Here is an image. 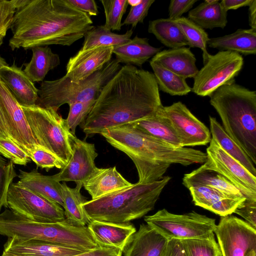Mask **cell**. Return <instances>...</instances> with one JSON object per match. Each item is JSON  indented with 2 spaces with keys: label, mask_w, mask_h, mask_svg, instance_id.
I'll list each match as a JSON object with an SVG mask.
<instances>
[{
  "label": "cell",
  "mask_w": 256,
  "mask_h": 256,
  "mask_svg": "<svg viewBox=\"0 0 256 256\" xmlns=\"http://www.w3.org/2000/svg\"><path fill=\"white\" fill-rule=\"evenodd\" d=\"M162 106L153 73L124 64L104 86L80 126L87 136L100 134L152 115Z\"/></svg>",
  "instance_id": "obj_1"
},
{
  "label": "cell",
  "mask_w": 256,
  "mask_h": 256,
  "mask_svg": "<svg viewBox=\"0 0 256 256\" xmlns=\"http://www.w3.org/2000/svg\"><path fill=\"white\" fill-rule=\"evenodd\" d=\"M92 21L67 0H18L10 26L12 50L70 46L92 29Z\"/></svg>",
  "instance_id": "obj_2"
},
{
  "label": "cell",
  "mask_w": 256,
  "mask_h": 256,
  "mask_svg": "<svg viewBox=\"0 0 256 256\" xmlns=\"http://www.w3.org/2000/svg\"><path fill=\"white\" fill-rule=\"evenodd\" d=\"M222 128L256 164V92L235 82L223 86L210 96Z\"/></svg>",
  "instance_id": "obj_3"
},
{
  "label": "cell",
  "mask_w": 256,
  "mask_h": 256,
  "mask_svg": "<svg viewBox=\"0 0 256 256\" xmlns=\"http://www.w3.org/2000/svg\"><path fill=\"white\" fill-rule=\"evenodd\" d=\"M169 176L151 182L139 184L86 201L83 207L91 220L128 224L154 209Z\"/></svg>",
  "instance_id": "obj_4"
},
{
  "label": "cell",
  "mask_w": 256,
  "mask_h": 256,
  "mask_svg": "<svg viewBox=\"0 0 256 256\" xmlns=\"http://www.w3.org/2000/svg\"><path fill=\"white\" fill-rule=\"evenodd\" d=\"M120 67L114 58L100 70L77 82L71 81L66 75L56 80H43L38 90L36 104L58 112L66 104L96 100L104 86Z\"/></svg>",
  "instance_id": "obj_5"
},
{
  "label": "cell",
  "mask_w": 256,
  "mask_h": 256,
  "mask_svg": "<svg viewBox=\"0 0 256 256\" xmlns=\"http://www.w3.org/2000/svg\"><path fill=\"white\" fill-rule=\"evenodd\" d=\"M100 134L112 146L124 152L132 160L138 171L139 184L151 182L162 178L170 167L154 161V138L130 124L108 128Z\"/></svg>",
  "instance_id": "obj_6"
},
{
  "label": "cell",
  "mask_w": 256,
  "mask_h": 256,
  "mask_svg": "<svg viewBox=\"0 0 256 256\" xmlns=\"http://www.w3.org/2000/svg\"><path fill=\"white\" fill-rule=\"evenodd\" d=\"M38 144L59 158L66 164L72 154V134L66 119L58 112L41 107L21 106Z\"/></svg>",
  "instance_id": "obj_7"
},
{
  "label": "cell",
  "mask_w": 256,
  "mask_h": 256,
  "mask_svg": "<svg viewBox=\"0 0 256 256\" xmlns=\"http://www.w3.org/2000/svg\"><path fill=\"white\" fill-rule=\"evenodd\" d=\"M144 220L168 240L206 238L214 234L216 226L214 218L194 211L178 214L165 208L146 216Z\"/></svg>",
  "instance_id": "obj_8"
},
{
  "label": "cell",
  "mask_w": 256,
  "mask_h": 256,
  "mask_svg": "<svg viewBox=\"0 0 256 256\" xmlns=\"http://www.w3.org/2000/svg\"><path fill=\"white\" fill-rule=\"evenodd\" d=\"M244 64L242 56L230 51L210 54L194 77L192 91L200 96H210L220 87L234 82Z\"/></svg>",
  "instance_id": "obj_9"
},
{
  "label": "cell",
  "mask_w": 256,
  "mask_h": 256,
  "mask_svg": "<svg viewBox=\"0 0 256 256\" xmlns=\"http://www.w3.org/2000/svg\"><path fill=\"white\" fill-rule=\"evenodd\" d=\"M7 206L17 214L43 223L66 219L64 210L58 204L12 182L7 196Z\"/></svg>",
  "instance_id": "obj_10"
},
{
  "label": "cell",
  "mask_w": 256,
  "mask_h": 256,
  "mask_svg": "<svg viewBox=\"0 0 256 256\" xmlns=\"http://www.w3.org/2000/svg\"><path fill=\"white\" fill-rule=\"evenodd\" d=\"M214 232L222 256H256V230L246 222L222 216Z\"/></svg>",
  "instance_id": "obj_11"
},
{
  "label": "cell",
  "mask_w": 256,
  "mask_h": 256,
  "mask_svg": "<svg viewBox=\"0 0 256 256\" xmlns=\"http://www.w3.org/2000/svg\"><path fill=\"white\" fill-rule=\"evenodd\" d=\"M210 143L206 160L199 168L222 174L246 198L256 200V176L226 152L212 138Z\"/></svg>",
  "instance_id": "obj_12"
},
{
  "label": "cell",
  "mask_w": 256,
  "mask_h": 256,
  "mask_svg": "<svg viewBox=\"0 0 256 256\" xmlns=\"http://www.w3.org/2000/svg\"><path fill=\"white\" fill-rule=\"evenodd\" d=\"M0 116L8 138L28 154L40 146L34 138L21 106L0 80Z\"/></svg>",
  "instance_id": "obj_13"
},
{
  "label": "cell",
  "mask_w": 256,
  "mask_h": 256,
  "mask_svg": "<svg viewBox=\"0 0 256 256\" xmlns=\"http://www.w3.org/2000/svg\"><path fill=\"white\" fill-rule=\"evenodd\" d=\"M160 113L170 122L182 148L206 145L211 140L209 129L181 102L162 106Z\"/></svg>",
  "instance_id": "obj_14"
},
{
  "label": "cell",
  "mask_w": 256,
  "mask_h": 256,
  "mask_svg": "<svg viewBox=\"0 0 256 256\" xmlns=\"http://www.w3.org/2000/svg\"><path fill=\"white\" fill-rule=\"evenodd\" d=\"M72 154L60 172L52 175L60 182L73 181L83 184L95 172L98 154L94 144L82 140L74 136L72 140Z\"/></svg>",
  "instance_id": "obj_15"
},
{
  "label": "cell",
  "mask_w": 256,
  "mask_h": 256,
  "mask_svg": "<svg viewBox=\"0 0 256 256\" xmlns=\"http://www.w3.org/2000/svg\"><path fill=\"white\" fill-rule=\"evenodd\" d=\"M112 46L79 50L69 59L66 76L73 82L83 80L102 68L112 60Z\"/></svg>",
  "instance_id": "obj_16"
},
{
  "label": "cell",
  "mask_w": 256,
  "mask_h": 256,
  "mask_svg": "<svg viewBox=\"0 0 256 256\" xmlns=\"http://www.w3.org/2000/svg\"><path fill=\"white\" fill-rule=\"evenodd\" d=\"M192 202L220 216L232 214L245 200L244 196L230 195L216 189L204 186H196L188 188Z\"/></svg>",
  "instance_id": "obj_17"
},
{
  "label": "cell",
  "mask_w": 256,
  "mask_h": 256,
  "mask_svg": "<svg viewBox=\"0 0 256 256\" xmlns=\"http://www.w3.org/2000/svg\"><path fill=\"white\" fill-rule=\"evenodd\" d=\"M0 80L20 106L36 105L38 89L26 76L22 68L15 64L4 66L0 70Z\"/></svg>",
  "instance_id": "obj_18"
},
{
  "label": "cell",
  "mask_w": 256,
  "mask_h": 256,
  "mask_svg": "<svg viewBox=\"0 0 256 256\" xmlns=\"http://www.w3.org/2000/svg\"><path fill=\"white\" fill-rule=\"evenodd\" d=\"M4 251L20 256H68L84 251L37 240L8 238Z\"/></svg>",
  "instance_id": "obj_19"
},
{
  "label": "cell",
  "mask_w": 256,
  "mask_h": 256,
  "mask_svg": "<svg viewBox=\"0 0 256 256\" xmlns=\"http://www.w3.org/2000/svg\"><path fill=\"white\" fill-rule=\"evenodd\" d=\"M87 226L100 246L115 248L122 252L136 232L135 227L130 223L91 220Z\"/></svg>",
  "instance_id": "obj_20"
},
{
  "label": "cell",
  "mask_w": 256,
  "mask_h": 256,
  "mask_svg": "<svg viewBox=\"0 0 256 256\" xmlns=\"http://www.w3.org/2000/svg\"><path fill=\"white\" fill-rule=\"evenodd\" d=\"M150 60L186 79L194 78L198 71L194 54L186 46L160 50Z\"/></svg>",
  "instance_id": "obj_21"
},
{
  "label": "cell",
  "mask_w": 256,
  "mask_h": 256,
  "mask_svg": "<svg viewBox=\"0 0 256 256\" xmlns=\"http://www.w3.org/2000/svg\"><path fill=\"white\" fill-rule=\"evenodd\" d=\"M168 240L147 224H142L122 252L124 256H160Z\"/></svg>",
  "instance_id": "obj_22"
},
{
  "label": "cell",
  "mask_w": 256,
  "mask_h": 256,
  "mask_svg": "<svg viewBox=\"0 0 256 256\" xmlns=\"http://www.w3.org/2000/svg\"><path fill=\"white\" fill-rule=\"evenodd\" d=\"M132 184L114 166L105 168H97L82 186L91 196L92 200H94L128 188Z\"/></svg>",
  "instance_id": "obj_23"
},
{
  "label": "cell",
  "mask_w": 256,
  "mask_h": 256,
  "mask_svg": "<svg viewBox=\"0 0 256 256\" xmlns=\"http://www.w3.org/2000/svg\"><path fill=\"white\" fill-rule=\"evenodd\" d=\"M18 176V185L63 206L62 184L53 176H45L33 169L28 172L20 170Z\"/></svg>",
  "instance_id": "obj_24"
},
{
  "label": "cell",
  "mask_w": 256,
  "mask_h": 256,
  "mask_svg": "<svg viewBox=\"0 0 256 256\" xmlns=\"http://www.w3.org/2000/svg\"><path fill=\"white\" fill-rule=\"evenodd\" d=\"M161 50L151 46L148 38L136 36L125 43L113 46V54L120 64L142 67Z\"/></svg>",
  "instance_id": "obj_25"
},
{
  "label": "cell",
  "mask_w": 256,
  "mask_h": 256,
  "mask_svg": "<svg viewBox=\"0 0 256 256\" xmlns=\"http://www.w3.org/2000/svg\"><path fill=\"white\" fill-rule=\"evenodd\" d=\"M207 46L220 51H230L240 55L256 54V30L238 29L235 32L210 38Z\"/></svg>",
  "instance_id": "obj_26"
},
{
  "label": "cell",
  "mask_w": 256,
  "mask_h": 256,
  "mask_svg": "<svg viewBox=\"0 0 256 256\" xmlns=\"http://www.w3.org/2000/svg\"><path fill=\"white\" fill-rule=\"evenodd\" d=\"M227 14L219 0H206L190 10L187 18L204 30L224 28L228 23Z\"/></svg>",
  "instance_id": "obj_27"
},
{
  "label": "cell",
  "mask_w": 256,
  "mask_h": 256,
  "mask_svg": "<svg viewBox=\"0 0 256 256\" xmlns=\"http://www.w3.org/2000/svg\"><path fill=\"white\" fill-rule=\"evenodd\" d=\"M130 124L152 137L174 147L182 148L175 130L160 110L152 115Z\"/></svg>",
  "instance_id": "obj_28"
},
{
  "label": "cell",
  "mask_w": 256,
  "mask_h": 256,
  "mask_svg": "<svg viewBox=\"0 0 256 256\" xmlns=\"http://www.w3.org/2000/svg\"><path fill=\"white\" fill-rule=\"evenodd\" d=\"M31 50V60L24 64L23 70L32 82H42L48 72L60 64L59 56L48 46L35 47Z\"/></svg>",
  "instance_id": "obj_29"
},
{
  "label": "cell",
  "mask_w": 256,
  "mask_h": 256,
  "mask_svg": "<svg viewBox=\"0 0 256 256\" xmlns=\"http://www.w3.org/2000/svg\"><path fill=\"white\" fill-rule=\"evenodd\" d=\"M182 184L188 189L196 186H208L230 195L244 196L242 192L222 174L210 170L199 168L186 174L182 178Z\"/></svg>",
  "instance_id": "obj_30"
},
{
  "label": "cell",
  "mask_w": 256,
  "mask_h": 256,
  "mask_svg": "<svg viewBox=\"0 0 256 256\" xmlns=\"http://www.w3.org/2000/svg\"><path fill=\"white\" fill-rule=\"evenodd\" d=\"M63 206L66 218L71 222L86 226L91 221L86 212L83 204L86 201L80 193L82 184L77 183L74 188L62 184Z\"/></svg>",
  "instance_id": "obj_31"
},
{
  "label": "cell",
  "mask_w": 256,
  "mask_h": 256,
  "mask_svg": "<svg viewBox=\"0 0 256 256\" xmlns=\"http://www.w3.org/2000/svg\"><path fill=\"white\" fill-rule=\"evenodd\" d=\"M148 30L169 48H176L188 45L182 30L174 20L161 18L150 20Z\"/></svg>",
  "instance_id": "obj_32"
},
{
  "label": "cell",
  "mask_w": 256,
  "mask_h": 256,
  "mask_svg": "<svg viewBox=\"0 0 256 256\" xmlns=\"http://www.w3.org/2000/svg\"><path fill=\"white\" fill-rule=\"evenodd\" d=\"M210 132L221 148L256 176L254 164L240 147L226 132L216 118L210 116Z\"/></svg>",
  "instance_id": "obj_33"
},
{
  "label": "cell",
  "mask_w": 256,
  "mask_h": 256,
  "mask_svg": "<svg viewBox=\"0 0 256 256\" xmlns=\"http://www.w3.org/2000/svg\"><path fill=\"white\" fill-rule=\"evenodd\" d=\"M132 28L124 34H117L106 28L104 25L94 26L84 35L83 45L80 50L84 51L100 46H114L130 40Z\"/></svg>",
  "instance_id": "obj_34"
},
{
  "label": "cell",
  "mask_w": 256,
  "mask_h": 256,
  "mask_svg": "<svg viewBox=\"0 0 256 256\" xmlns=\"http://www.w3.org/2000/svg\"><path fill=\"white\" fill-rule=\"evenodd\" d=\"M150 64L159 90L172 96H185L192 91L184 78L151 60Z\"/></svg>",
  "instance_id": "obj_35"
},
{
  "label": "cell",
  "mask_w": 256,
  "mask_h": 256,
  "mask_svg": "<svg viewBox=\"0 0 256 256\" xmlns=\"http://www.w3.org/2000/svg\"><path fill=\"white\" fill-rule=\"evenodd\" d=\"M182 30L189 48H197L202 52L203 62L209 56L207 44L209 40L208 34L200 26L187 18L182 16L174 20Z\"/></svg>",
  "instance_id": "obj_36"
},
{
  "label": "cell",
  "mask_w": 256,
  "mask_h": 256,
  "mask_svg": "<svg viewBox=\"0 0 256 256\" xmlns=\"http://www.w3.org/2000/svg\"><path fill=\"white\" fill-rule=\"evenodd\" d=\"M186 256H222L214 234L206 238L181 240Z\"/></svg>",
  "instance_id": "obj_37"
},
{
  "label": "cell",
  "mask_w": 256,
  "mask_h": 256,
  "mask_svg": "<svg viewBox=\"0 0 256 256\" xmlns=\"http://www.w3.org/2000/svg\"><path fill=\"white\" fill-rule=\"evenodd\" d=\"M105 14L104 26L110 30H120L122 18L128 6L127 0H100Z\"/></svg>",
  "instance_id": "obj_38"
},
{
  "label": "cell",
  "mask_w": 256,
  "mask_h": 256,
  "mask_svg": "<svg viewBox=\"0 0 256 256\" xmlns=\"http://www.w3.org/2000/svg\"><path fill=\"white\" fill-rule=\"evenodd\" d=\"M96 100L70 104L69 112L66 119L70 132L75 135L76 126L81 124L92 109Z\"/></svg>",
  "instance_id": "obj_39"
},
{
  "label": "cell",
  "mask_w": 256,
  "mask_h": 256,
  "mask_svg": "<svg viewBox=\"0 0 256 256\" xmlns=\"http://www.w3.org/2000/svg\"><path fill=\"white\" fill-rule=\"evenodd\" d=\"M18 176L14 164L0 154V211L2 206L8 208L7 196L10 186Z\"/></svg>",
  "instance_id": "obj_40"
},
{
  "label": "cell",
  "mask_w": 256,
  "mask_h": 256,
  "mask_svg": "<svg viewBox=\"0 0 256 256\" xmlns=\"http://www.w3.org/2000/svg\"><path fill=\"white\" fill-rule=\"evenodd\" d=\"M0 154L15 164L26 165L31 160L28 153L9 138H0Z\"/></svg>",
  "instance_id": "obj_41"
},
{
  "label": "cell",
  "mask_w": 256,
  "mask_h": 256,
  "mask_svg": "<svg viewBox=\"0 0 256 256\" xmlns=\"http://www.w3.org/2000/svg\"><path fill=\"white\" fill-rule=\"evenodd\" d=\"M28 156L38 167L47 171L53 168L61 170L66 165L56 155L41 146L30 151Z\"/></svg>",
  "instance_id": "obj_42"
},
{
  "label": "cell",
  "mask_w": 256,
  "mask_h": 256,
  "mask_svg": "<svg viewBox=\"0 0 256 256\" xmlns=\"http://www.w3.org/2000/svg\"><path fill=\"white\" fill-rule=\"evenodd\" d=\"M18 0H0V46L10 28Z\"/></svg>",
  "instance_id": "obj_43"
},
{
  "label": "cell",
  "mask_w": 256,
  "mask_h": 256,
  "mask_svg": "<svg viewBox=\"0 0 256 256\" xmlns=\"http://www.w3.org/2000/svg\"><path fill=\"white\" fill-rule=\"evenodd\" d=\"M154 2V0H141L138 5L131 6L128 16L122 22V26L131 25L132 28L138 23H142L150 8Z\"/></svg>",
  "instance_id": "obj_44"
},
{
  "label": "cell",
  "mask_w": 256,
  "mask_h": 256,
  "mask_svg": "<svg viewBox=\"0 0 256 256\" xmlns=\"http://www.w3.org/2000/svg\"><path fill=\"white\" fill-rule=\"evenodd\" d=\"M234 213L242 216L254 228H256V200L246 198Z\"/></svg>",
  "instance_id": "obj_45"
},
{
  "label": "cell",
  "mask_w": 256,
  "mask_h": 256,
  "mask_svg": "<svg viewBox=\"0 0 256 256\" xmlns=\"http://www.w3.org/2000/svg\"><path fill=\"white\" fill-rule=\"evenodd\" d=\"M196 0H172L168 6V18L175 20L192 10Z\"/></svg>",
  "instance_id": "obj_46"
},
{
  "label": "cell",
  "mask_w": 256,
  "mask_h": 256,
  "mask_svg": "<svg viewBox=\"0 0 256 256\" xmlns=\"http://www.w3.org/2000/svg\"><path fill=\"white\" fill-rule=\"evenodd\" d=\"M1 256H20L3 251ZM68 256H122V252L118 249L100 246L88 252Z\"/></svg>",
  "instance_id": "obj_47"
},
{
  "label": "cell",
  "mask_w": 256,
  "mask_h": 256,
  "mask_svg": "<svg viewBox=\"0 0 256 256\" xmlns=\"http://www.w3.org/2000/svg\"><path fill=\"white\" fill-rule=\"evenodd\" d=\"M78 10L89 16H96L98 13V7L94 0H67Z\"/></svg>",
  "instance_id": "obj_48"
},
{
  "label": "cell",
  "mask_w": 256,
  "mask_h": 256,
  "mask_svg": "<svg viewBox=\"0 0 256 256\" xmlns=\"http://www.w3.org/2000/svg\"><path fill=\"white\" fill-rule=\"evenodd\" d=\"M160 256H186L181 240H168Z\"/></svg>",
  "instance_id": "obj_49"
},
{
  "label": "cell",
  "mask_w": 256,
  "mask_h": 256,
  "mask_svg": "<svg viewBox=\"0 0 256 256\" xmlns=\"http://www.w3.org/2000/svg\"><path fill=\"white\" fill-rule=\"evenodd\" d=\"M252 0H222L220 4L226 11L230 10H237L243 6H248Z\"/></svg>",
  "instance_id": "obj_50"
},
{
  "label": "cell",
  "mask_w": 256,
  "mask_h": 256,
  "mask_svg": "<svg viewBox=\"0 0 256 256\" xmlns=\"http://www.w3.org/2000/svg\"><path fill=\"white\" fill-rule=\"evenodd\" d=\"M248 6L249 25L250 28L256 30V0H252Z\"/></svg>",
  "instance_id": "obj_51"
},
{
  "label": "cell",
  "mask_w": 256,
  "mask_h": 256,
  "mask_svg": "<svg viewBox=\"0 0 256 256\" xmlns=\"http://www.w3.org/2000/svg\"><path fill=\"white\" fill-rule=\"evenodd\" d=\"M8 134L0 116V138H8Z\"/></svg>",
  "instance_id": "obj_52"
},
{
  "label": "cell",
  "mask_w": 256,
  "mask_h": 256,
  "mask_svg": "<svg viewBox=\"0 0 256 256\" xmlns=\"http://www.w3.org/2000/svg\"><path fill=\"white\" fill-rule=\"evenodd\" d=\"M128 4L131 6H134L139 4L141 0H127Z\"/></svg>",
  "instance_id": "obj_53"
},
{
  "label": "cell",
  "mask_w": 256,
  "mask_h": 256,
  "mask_svg": "<svg viewBox=\"0 0 256 256\" xmlns=\"http://www.w3.org/2000/svg\"><path fill=\"white\" fill-rule=\"evenodd\" d=\"M8 65L6 60L0 56V70L4 66Z\"/></svg>",
  "instance_id": "obj_54"
}]
</instances>
